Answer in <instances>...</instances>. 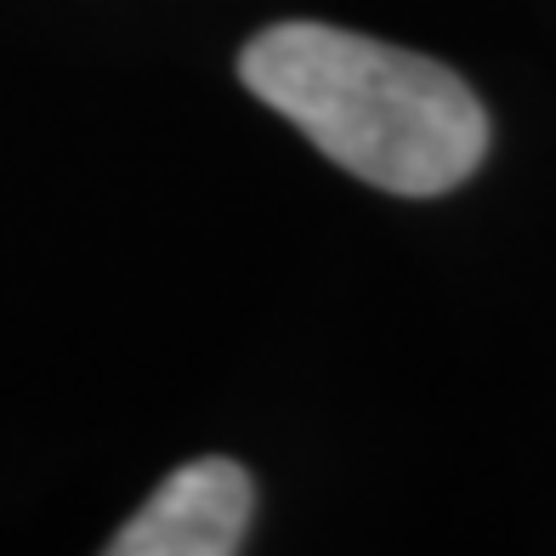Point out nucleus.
Returning a JSON list of instances; mask_svg holds the SVG:
<instances>
[{
    "instance_id": "nucleus-2",
    "label": "nucleus",
    "mask_w": 556,
    "mask_h": 556,
    "mask_svg": "<svg viewBox=\"0 0 556 556\" xmlns=\"http://www.w3.org/2000/svg\"><path fill=\"white\" fill-rule=\"evenodd\" d=\"M256 517V483L239 460L205 454L176 466L109 540V556H233Z\"/></svg>"
},
{
    "instance_id": "nucleus-1",
    "label": "nucleus",
    "mask_w": 556,
    "mask_h": 556,
    "mask_svg": "<svg viewBox=\"0 0 556 556\" xmlns=\"http://www.w3.org/2000/svg\"><path fill=\"white\" fill-rule=\"evenodd\" d=\"M239 80L324 160L397 199L460 188L489 154V114L460 74L358 29L273 23L239 52Z\"/></svg>"
}]
</instances>
